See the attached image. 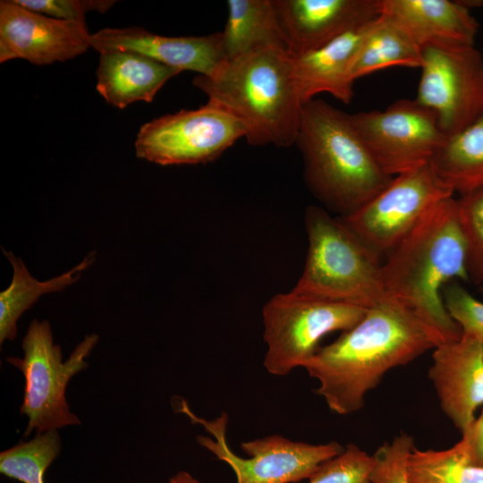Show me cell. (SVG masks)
Returning <instances> with one entry per match:
<instances>
[{
  "instance_id": "6da1fadb",
  "label": "cell",
  "mask_w": 483,
  "mask_h": 483,
  "mask_svg": "<svg viewBox=\"0 0 483 483\" xmlns=\"http://www.w3.org/2000/svg\"><path fill=\"white\" fill-rule=\"evenodd\" d=\"M440 344L438 337L409 308L386 297L369 308L303 366L319 386L315 393L340 415L358 411L367 394L390 369L406 365Z\"/></svg>"
},
{
  "instance_id": "7a4b0ae2",
  "label": "cell",
  "mask_w": 483,
  "mask_h": 483,
  "mask_svg": "<svg viewBox=\"0 0 483 483\" xmlns=\"http://www.w3.org/2000/svg\"><path fill=\"white\" fill-rule=\"evenodd\" d=\"M381 270L386 296L409 308L440 344L462 336L443 300L449 282L470 280L455 199L446 198L430 208L386 256Z\"/></svg>"
},
{
  "instance_id": "3957f363",
  "label": "cell",
  "mask_w": 483,
  "mask_h": 483,
  "mask_svg": "<svg viewBox=\"0 0 483 483\" xmlns=\"http://www.w3.org/2000/svg\"><path fill=\"white\" fill-rule=\"evenodd\" d=\"M192 83L242 123L249 144H295L304 103L286 51L268 47L249 53L226 61L212 76L197 75Z\"/></svg>"
},
{
  "instance_id": "277c9868",
  "label": "cell",
  "mask_w": 483,
  "mask_h": 483,
  "mask_svg": "<svg viewBox=\"0 0 483 483\" xmlns=\"http://www.w3.org/2000/svg\"><path fill=\"white\" fill-rule=\"evenodd\" d=\"M295 144L306 183L328 208L346 216L393 180L375 161L349 114L323 99L303 105Z\"/></svg>"
},
{
  "instance_id": "5b68a950",
  "label": "cell",
  "mask_w": 483,
  "mask_h": 483,
  "mask_svg": "<svg viewBox=\"0 0 483 483\" xmlns=\"http://www.w3.org/2000/svg\"><path fill=\"white\" fill-rule=\"evenodd\" d=\"M309 248L291 292L369 309L387 296L380 258L340 219L317 206L305 212Z\"/></svg>"
},
{
  "instance_id": "8992f818",
  "label": "cell",
  "mask_w": 483,
  "mask_h": 483,
  "mask_svg": "<svg viewBox=\"0 0 483 483\" xmlns=\"http://www.w3.org/2000/svg\"><path fill=\"white\" fill-rule=\"evenodd\" d=\"M98 342L89 335L63 360L62 349L54 343L48 321L33 319L22 340L23 358L8 357L6 361L24 376L25 386L20 412L28 417L24 436L34 430L40 434L71 425H80L70 411L65 391L71 378L88 367L86 358Z\"/></svg>"
},
{
  "instance_id": "52a82bcc",
  "label": "cell",
  "mask_w": 483,
  "mask_h": 483,
  "mask_svg": "<svg viewBox=\"0 0 483 483\" xmlns=\"http://www.w3.org/2000/svg\"><path fill=\"white\" fill-rule=\"evenodd\" d=\"M368 309L297 295L278 293L263 307L266 369L284 376L302 367L318 349L320 341L335 331H348Z\"/></svg>"
},
{
  "instance_id": "ba28073f",
  "label": "cell",
  "mask_w": 483,
  "mask_h": 483,
  "mask_svg": "<svg viewBox=\"0 0 483 483\" xmlns=\"http://www.w3.org/2000/svg\"><path fill=\"white\" fill-rule=\"evenodd\" d=\"M177 412L201 425L213 436H198L197 442L227 463L236 476V483H296L309 479L325 462L341 453L337 442L313 445L292 441L280 435L242 442L240 447L248 455L235 454L226 440L228 415L222 413L212 420L195 415L184 399H180Z\"/></svg>"
},
{
  "instance_id": "9c48e42d",
  "label": "cell",
  "mask_w": 483,
  "mask_h": 483,
  "mask_svg": "<svg viewBox=\"0 0 483 483\" xmlns=\"http://www.w3.org/2000/svg\"><path fill=\"white\" fill-rule=\"evenodd\" d=\"M242 123L208 100L193 110L167 114L143 124L134 143L136 156L161 165L205 164L218 158L239 139Z\"/></svg>"
},
{
  "instance_id": "30bf717a",
  "label": "cell",
  "mask_w": 483,
  "mask_h": 483,
  "mask_svg": "<svg viewBox=\"0 0 483 483\" xmlns=\"http://www.w3.org/2000/svg\"><path fill=\"white\" fill-rule=\"evenodd\" d=\"M430 163L402 173L355 212L340 219L379 258L387 256L439 201L453 197Z\"/></svg>"
},
{
  "instance_id": "8fae6325",
  "label": "cell",
  "mask_w": 483,
  "mask_h": 483,
  "mask_svg": "<svg viewBox=\"0 0 483 483\" xmlns=\"http://www.w3.org/2000/svg\"><path fill=\"white\" fill-rule=\"evenodd\" d=\"M417 97L436 116L449 138L483 111V60L472 47L428 45L422 48Z\"/></svg>"
},
{
  "instance_id": "7c38bea8",
  "label": "cell",
  "mask_w": 483,
  "mask_h": 483,
  "mask_svg": "<svg viewBox=\"0 0 483 483\" xmlns=\"http://www.w3.org/2000/svg\"><path fill=\"white\" fill-rule=\"evenodd\" d=\"M352 118L375 161L393 177L430 163L446 140L436 114L416 99H399L383 111Z\"/></svg>"
},
{
  "instance_id": "4fadbf2b",
  "label": "cell",
  "mask_w": 483,
  "mask_h": 483,
  "mask_svg": "<svg viewBox=\"0 0 483 483\" xmlns=\"http://www.w3.org/2000/svg\"><path fill=\"white\" fill-rule=\"evenodd\" d=\"M85 21L52 18L18 4L0 2V63L24 59L36 65L64 62L90 46Z\"/></svg>"
},
{
  "instance_id": "5bb4252c",
  "label": "cell",
  "mask_w": 483,
  "mask_h": 483,
  "mask_svg": "<svg viewBox=\"0 0 483 483\" xmlns=\"http://www.w3.org/2000/svg\"><path fill=\"white\" fill-rule=\"evenodd\" d=\"M292 57L315 51L380 16L381 0H273Z\"/></svg>"
},
{
  "instance_id": "9a60e30c",
  "label": "cell",
  "mask_w": 483,
  "mask_h": 483,
  "mask_svg": "<svg viewBox=\"0 0 483 483\" xmlns=\"http://www.w3.org/2000/svg\"><path fill=\"white\" fill-rule=\"evenodd\" d=\"M428 377L442 411L464 433L483 405V337L462 334L435 347Z\"/></svg>"
},
{
  "instance_id": "2e32d148",
  "label": "cell",
  "mask_w": 483,
  "mask_h": 483,
  "mask_svg": "<svg viewBox=\"0 0 483 483\" xmlns=\"http://www.w3.org/2000/svg\"><path fill=\"white\" fill-rule=\"evenodd\" d=\"M90 46L99 53L137 52L181 72L192 71L208 77L226 62L221 31L199 37H166L140 27L106 28L91 34Z\"/></svg>"
},
{
  "instance_id": "e0dca14e",
  "label": "cell",
  "mask_w": 483,
  "mask_h": 483,
  "mask_svg": "<svg viewBox=\"0 0 483 483\" xmlns=\"http://www.w3.org/2000/svg\"><path fill=\"white\" fill-rule=\"evenodd\" d=\"M381 13L402 27L422 48L472 47L479 23L466 4L449 0H381Z\"/></svg>"
},
{
  "instance_id": "ac0fdd59",
  "label": "cell",
  "mask_w": 483,
  "mask_h": 483,
  "mask_svg": "<svg viewBox=\"0 0 483 483\" xmlns=\"http://www.w3.org/2000/svg\"><path fill=\"white\" fill-rule=\"evenodd\" d=\"M374 21L344 33L315 51L292 57L304 104L323 92L344 104L351 102L354 83L352 67Z\"/></svg>"
},
{
  "instance_id": "d6986e66",
  "label": "cell",
  "mask_w": 483,
  "mask_h": 483,
  "mask_svg": "<svg viewBox=\"0 0 483 483\" xmlns=\"http://www.w3.org/2000/svg\"><path fill=\"white\" fill-rule=\"evenodd\" d=\"M181 71L132 51L100 53L97 90L114 107L137 101L150 103L158 90Z\"/></svg>"
},
{
  "instance_id": "ffe728a7",
  "label": "cell",
  "mask_w": 483,
  "mask_h": 483,
  "mask_svg": "<svg viewBox=\"0 0 483 483\" xmlns=\"http://www.w3.org/2000/svg\"><path fill=\"white\" fill-rule=\"evenodd\" d=\"M222 33L226 61L249 53L275 47L287 51L273 0H228Z\"/></svg>"
},
{
  "instance_id": "44dd1931",
  "label": "cell",
  "mask_w": 483,
  "mask_h": 483,
  "mask_svg": "<svg viewBox=\"0 0 483 483\" xmlns=\"http://www.w3.org/2000/svg\"><path fill=\"white\" fill-rule=\"evenodd\" d=\"M13 267L9 286L0 292V344L13 341L17 335V322L44 294L62 292L78 282L81 273L96 259V252L89 253L81 262L60 275L38 281L30 275L24 262L12 251L2 250Z\"/></svg>"
},
{
  "instance_id": "7402d4cb",
  "label": "cell",
  "mask_w": 483,
  "mask_h": 483,
  "mask_svg": "<svg viewBox=\"0 0 483 483\" xmlns=\"http://www.w3.org/2000/svg\"><path fill=\"white\" fill-rule=\"evenodd\" d=\"M430 165L442 182L461 196L483 186V111L446 138Z\"/></svg>"
},
{
  "instance_id": "603a6c76",
  "label": "cell",
  "mask_w": 483,
  "mask_h": 483,
  "mask_svg": "<svg viewBox=\"0 0 483 483\" xmlns=\"http://www.w3.org/2000/svg\"><path fill=\"white\" fill-rule=\"evenodd\" d=\"M422 49L398 23L381 13L371 25L355 59L352 77L357 79L392 66L419 68Z\"/></svg>"
},
{
  "instance_id": "cb8c5ba5",
  "label": "cell",
  "mask_w": 483,
  "mask_h": 483,
  "mask_svg": "<svg viewBox=\"0 0 483 483\" xmlns=\"http://www.w3.org/2000/svg\"><path fill=\"white\" fill-rule=\"evenodd\" d=\"M408 469L411 483H483V466L472 463L459 442L444 450L414 447Z\"/></svg>"
},
{
  "instance_id": "d4e9b609",
  "label": "cell",
  "mask_w": 483,
  "mask_h": 483,
  "mask_svg": "<svg viewBox=\"0 0 483 483\" xmlns=\"http://www.w3.org/2000/svg\"><path fill=\"white\" fill-rule=\"evenodd\" d=\"M57 430H48L1 452L0 473L21 483H45V473L59 455Z\"/></svg>"
},
{
  "instance_id": "484cf974",
  "label": "cell",
  "mask_w": 483,
  "mask_h": 483,
  "mask_svg": "<svg viewBox=\"0 0 483 483\" xmlns=\"http://www.w3.org/2000/svg\"><path fill=\"white\" fill-rule=\"evenodd\" d=\"M457 216L467 250L470 280L483 282V186L456 199Z\"/></svg>"
},
{
  "instance_id": "4316f807",
  "label": "cell",
  "mask_w": 483,
  "mask_h": 483,
  "mask_svg": "<svg viewBox=\"0 0 483 483\" xmlns=\"http://www.w3.org/2000/svg\"><path fill=\"white\" fill-rule=\"evenodd\" d=\"M414 447L413 437L405 433L381 445L372 455L370 483H411L408 464Z\"/></svg>"
},
{
  "instance_id": "83f0119b",
  "label": "cell",
  "mask_w": 483,
  "mask_h": 483,
  "mask_svg": "<svg viewBox=\"0 0 483 483\" xmlns=\"http://www.w3.org/2000/svg\"><path fill=\"white\" fill-rule=\"evenodd\" d=\"M372 462V455L348 444L341 453L323 462L308 483H370Z\"/></svg>"
},
{
  "instance_id": "f1b7e54d",
  "label": "cell",
  "mask_w": 483,
  "mask_h": 483,
  "mask_svg": "<svg viewBox=\"0 0 483 483\" xmlns=\"http://www.w3.org/2000/svg\"><path fill=\"white\" fill-rule=\"evenodd\" d=\"M443 300L463 335L483 337L482 301L458 284H449L445 287Z\"/></svg>"
},
{
  "instance_id": "f546056e",
  "label": "cell",
  "mask_w": 483,
  "mask_h": 483,
  "mask_svg": "<svg viewBox=\"0 0 483 483\" xmlns=\"http://www.w3.org/2000/svg\"><path fill=\"white\" fill-rule=\"evenodd\" d=\"M18 4L33 12L66 21H85V15L92 11L101 13L108 11L114 0H14Z\"/></svg>"
},
{
  "instance_id": "4dcf8cb0",
  "label": "cell",
  "mask_w": 483,
  "mask_h": 483,
  "mask_svg": "<svg viewBox=\"0 0 483 483\" xmlns=\"http://www.w3.org/2000/svg\"><path fill=\"white\" fill-rule=\"evenodd\" d=\"M462 435L458 442L468 459L474 464L483 466V410Z\"/></svg>"
},
{
  "instance_id": "1f68e13d",
  "label": "cell",
  "mask_w": 483,
  "mask_h": 483,
  "mask_svg": "<svg viewBox=\"0 0 483 483\" xmlns=\"http://www.w3.org/2000/svg\"><path fill=\"white\" fill-rule=\"evenodd\" d=\"M167 483H201L191 474L185 470H181L169 479Z\"/></svg>"
},
{
  "instance_id": "d6a6232c",
  "label": "cell",
  "mask_w": 483,
  "mask_h": 483,
  "mask_svg": "<svg viewBox=\"0 0 483 483\" xmlns=\"http://www.w3.org/2000/svg\"><path fill=\"white\" fill-rule=\"evenodd\" d=\"M481 292H483V284L481 285Z\"/></svg>"
}]
</instances>
